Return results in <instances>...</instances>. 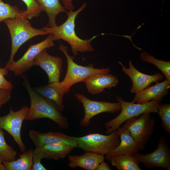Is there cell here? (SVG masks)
I'll return each mask as SVG.
<instances>
[{
	"mask_svg": "<svg viewBox=\"0 0 170 170\" xmlns=\"http://www.w3.org/2000/svg\"><path fill=\"white\" fill-rule=\"evenodd\" d=\"M87 5V3H84L75 11H67V19L60 26L54 27L47 26L42 28L48 34L52 35L53 41L62 39L67 42L70 45L72 52L75 56L77 55L79 52L84 53L94 51L91 42L97 35L84 40L78 37L75 31L76 18Z\"/></svg>",
	"mask_w": 170,
	"mask_h": 170,
	"instance_id": "cell-1",
	"label": "cell"
},
{
	"mask_svg": "<svg viewBox=\"0 0 170 170\" xmlns=\"http://www.w3.org/2000/svg\"><path fill=\"white\" fill-rule=\"evenodd\" d=\"M23 85L26 89L30 99L31 105L25 120L33 121L47 118L56 123L61 129L69 127L67 118L61 113L58 106L52 101L39 95L31 87L27 76H20Z\"/></svg>",
	"mask_w": 170,
	"mask_h": 170,
	"instance_id": "cell-2",
	"label": "cell"
},
{
	"mask_svg": "<svg viewBox=\"0 0 170 170\" xmlns=\"http://www.w3.org/2000/svg\"><path fill=\"white\" fill-rule=\"evenodd\" d=\"M58 48L66 57L67 70L62 81L53 83L58 87L64 94L68 93L71 87L76 83L83 82L86 79L96 74L109 73L111 71L109 67L95 68L94 65L91 63L86 66L79 65L74 61V57L69 54L66 47L61 44Z\"/></svg>",
	"mask_w": 170,
	"mask_h": 170,
	"instance_id": "cell-3",
	"label": "cell"
},
{
	"mask_svg": "<svg viewBox=\"0 0 170 170\" xmlns=\"http://www.w3.org/2000/svg\"><path fill=\"white\" fill-rule=\"evenodd\" d=\"M3 21L8 29L12 42L10 58L5 66L7 68L14 60L15 54L24 43L36 36L48 34L42 28L38 29L33 27L28 19L25 17L7 19Z\"/></svg>",
	"mask_w": 170,
	"mask_h": 170,
	"instance_id": "cell-4",
	"label": "cell"
},
{
	"mask_svg": "<svg viewBox=\"0 0 170 170\" xmlns=\"http://www.w3.org/2000/svg\"><path fill=\"white\" fill-rule=\"evenodd\" d=\"M115 98L121 105V111L116 117L105 123V126L107 129L106 133L107 134L116 130L122 124L131 118L145 113H158V107L161 101L151 100L144 103H135L132 101H126L118 95H116Z\"/></svg>",
	"mask_w": 170,
	"mask_h": 170,
	"instance_id": "cell-5",
	"label": "cell"
},
{
	"mask_svg": "<svg viewBox=\"0 0 170 170\" xmlns=\"http://www.w3.org/2000/svg\"><path fill=\"white\" fill-rule=\"evenodd\" d=\"M116 130L105 135L99 133H91L84 136L73 138L78 147L85 152L106 155L116 148L120 143Z\"/></svg>",
	"mask_w": 170,
	"mask_h": 170,
	"instance_id": "cell-6",
	"label": "cell"
},
{
	"mask_svg": "<svg viewBox=\"0 0 170 170\" xmlns=\"http://www.w3.org/2000/svg\"><path fill=\"white\" fill-rule=\"evenodd\" d=\"M133 156L148 169L159 167L170 170V149L164 136L160 137L157 148L151 153L146 154L138 153Z\"/></svg>",
	"mask_w": 170,
	"mask_h": 170,
	"instance_id": "cell-7",
	"label": "cell"
},
{
	"mask_svg": "<svg viewBox=\"0 0 170 170\" xmlns=\"http://www.w3.org/2000/svg\"><path fill=\"white\" fill-rule=\"evenodd\" d=\"M77 100L82 103L84 110V115L79 122L81 127H87L90 124L91 119L97 115L105 112L113 113L120 111L121 106L117 102L98 101L90 99L83 94H75Z\"/></svg>",
	"mask_w": 170,
	"mask_h": 170,
	"instance_id": "cell-8",
	"label": "cell"
},
{
	"mask_svg": "<svg viewBox=\"0 0 170 170\" xmlns=\"http://www.w3.org/2000/svg\"><path fill=\"white\" fill-rule=\"evenodd\" d=\"M29 109L28 106H25L19 110L14 111L10 107L7 115L0 116V128L4 130L12 136L22 152L26 150V147L21 139V130L23 122L25 120Z\"/></svg>",
	"mask_w": 170,
	"mask_h": 170,
	"instance_id": "cell-9",
	"label": "cell"
},
{
	"mask_svg": "<svg viewBox=\"0 0 170 170\" xmlns=\"http://www.w3.org/2000/svg\"><path fill=\"white\" fill-rule=\"evenodd\" d=\"M155 122L149 113H145L138 118L133 117L128 120L122 127L128 129L137 142L145 145L154 131Z\"/></svg>",
	"mask_w": 170,
	"mask_h": 170,
	"instance_id": "cell-10",
	"label": "cell"
},
{
	"mask_svg": "<svg viewBox=\"0 0 170 170\" xmlns=\"http://www.w3.org/2000/svg\"><path fill=\"white\" fill-rule=\"evenodd\" d=\"M53 41L52 35L49 34L44 40L35 44L30 45L20 59L16 61L14 60L8 65V70L14 72L15 76H20L33 66V60L40 52L55 46Z\"/></svg>",
	"mask_w": 170,
	"mask_h": 170,
	"instance_id": "cell-11",
	"label": "cell"
},
{
	"mask_svg": "<svg viewBox=\"0 0 170 170\" xmlns=\"http://www.w3.org/2000/svg\"><path fill=\"white\" fill-rule=\"evenodd\" d=\"M47 49L40 52L33 60V66H39L46 72L49 83L60 82L63 63L62 59L52 56L47 53Z\"/></svg>",
	"mask_w": 170,
	"mask_h": 170,
	"instance_id": "cell-12",
	"label": "cell"
},
{
	"mask_svg": "<svg viewBox=\"0 0 170 170\" xmlns=\"http://www.w3.org/2000/svg\"><path fill=\"white\" fill-rule=\"evenodd\" d=\"M118 63L122 66V70L125 74L132 80V87L130 90L131 93H137L149 86L153 82H158L164 76L163 74L160 73L152 75L143 73L134 67L131 60L128 62V68L126 67L121 62L118 61Z\"/></svg>",
	"mask_w": 170,
	"mask_h": 170,
	"instance_id": "cell-13",
	"label": "cell"
},
{
	"mask_svg": "<svg viewBox=\"0 0 170 170\" xmlns=\"http://www.w3.org/2000/svg\"><path fill=\"white\" fill-rule=\"evenodd\" d=\"M116 132L120 137V143L116 148L106 155V160H109L113 157L123 154L133 156L144 149L145 145L137 142L127 128L120 127Z\"/></svg>",
	"mask_w": 170,
	"mask_h": 170,
	"instance_id": "cell-14",
	"label": "cell"
},
{
	"mask_svg": "<svg viewBox=\"0 0 170 170\" xmlns=\"http://www.w3.org/2000/svg\"><path fill=\"white\" fill-rule=\"evenodd\" d=\"M28 134L36 148L42 147L46 144L54 143L64 144L75 148L76 147V143L73 136L62 133L54 132L42 133L30 130Z\"/></svg>",
	"mask_w": 170,
	"mask_h": 170,
	"instance_id": "cell-15",
	"label": "cell"
},
{
	"mask_svg": "<svg viewBox=\"0 0 170 170\" xmlns=\"http://www.w3.org/2000/svg\"><path fill=\"white\" fill-rule=\"evenodd\" d=\"M170 88V80L166 78L163 82H157L135 94L132 102L142 104L151 100L161 101L168 94Z\"/></svg>",
	"mask_w": 170,
	"mask_h": 170,
	"instance_id": "cell-16",
	"label": "cell"
},
{
	"mask_svg": "<svg viewBox=\"0 0 170 170\" xmlns=\"http://www.w3.org/2000/svg\"><path fill=\"white\" fill-rule=\"evenodd\" d=\"M88 92L92 94H99L105 89H110L116 87L118 80L115 76L109 73L98 74L85 80Z\"/></svg>",
	"mask_w": 170,
	"mask_h": 170,
	"instance_id": "cell-17",
	"label": "cell"
},
{
	"mask_svg": "<svg viewBox=\"0 0 170 170\" xmlns=\"http://www.w3.org/2000/svg\"><path fill=\"white\" fill-rule=\"evenodd\" d=\"M68 166L71 168L81 167L85 170H96L99 164L104 161V155L85 152L81 155H69Z\"/></svg>",
	"mask_w": 170,
	"mask_h": 170,
	"instance_id": "cell-18",
	"label": "cell"
},
{
	"mask_svg": "<svg viewBox=\"0 0 170 170\" xmlns=\"http://www.w3.org/2000/svg\"><path fill=\"white\" fill-rule=\"evenodd\" d=\"M42 159L58 160L65 157L75 148L64 144L54 143L36 148Z\"/></svg>",
	"mask_w": 170,
	"mask_h": 170,
	"instance_id": "cell-19",
	"label": "cell"
},
{
	"mask_svg": "<svg viewBox=\"0 0 170 170\" xmlns=\"http://www.w3.org/2000/svg\"><path fill=\"white\" fill-rule=\"evenodd\" d=\"M33 89L39 95L53 102L61 111L63 110L65 106L63 102V98L64 94L58 87L53 83Z\"/></svg>",
	"mask_w": 170,
	"mask_h": 170,
	"instance_id": "cell-20",
	"label": "cell"
},
{
	"mask_svg": "<svg viewBox=\"0 0 170 170\" xmlns=\"http://www.w3.org/2000/svg\"><path fill=\"white\" fill-rule=\"evenodd\" d=\"M47 13L48 21L47 26L50 27L57 26L56 22L57 15L61 12L66 13L60 0H36Z\"/></svg>",
	"mask_w": 170,
	"mask_h": 170,
	"instance_id": "cell-21",
	"label": "cell"
},
{
	"mask_svg": "<svg viewBox=\"0 0 170 170\" xmlns=\"http://www.w3.org/2000/svg\"><path fill=\"white\" fill-rule=\"evenodd\" d=\"M33 150L31 148L20 154L17 159L11 162L3 160L2 163L6 170H31Z\"/></svg>",
	"mask_w": 170,
	"mask_h": 170,
	"instance_id": "cell-22",
	"label": "cell"
},
{
	"mask_svg": "<svg viewBox=\"0 0 170 170\" xmlns=\"http://www.w3.org/2000/svg\"><path fill=\"white\" fill-rule=\"evenodd\" d=\"M118 170H141L139 162L133 156L127 154L113 157L109 160Z\"/></svg>",
	"mask_w": 170,
	"mask_h": 170,
	"instance_id": "cell-23",
	"label": "cell"
},
{
	"mask_svg": "<svg viewBox=\"0 0 170 170\" xmlns=\"http://www.w3.org/2000/svg\"><path fill=\"white\" fill-rule=\"evenodd\" d=\"M142 61L155 65L164 75L166 78L170 80V62L159 60L150 55L148 52L143 51L140 54Z\"/></svg>",
	"mask_w": 170,
	"mask_h": 170,
	"instance_id": "cell-24",
	"label": "cell"
},
{
	"mask_svg": "<svg viewBox=\"0 0 170 170\" xmlns=\"http://www.w3.org/2000/svg\"><path fill=\"white\" fill-rule=\"evenodd\" d=\"M26 10L20 9L16 6H13L0 0V23L4 20L19 17H24Z\"/></svg>",
	"mask_w": 170,
	"mask_h": 170,
	"instance_id": "cell-25",
	"label": "cell"
},
{
	"mask_svg": "<svg viewBox=\"0 0 170 170\" xmlns=\"http://www.w3.org/2000/svg\"><path fill=\"white\" fill-rule=\"evenodd\" d=\"M17 152L5 140L4 133L0 128V156L4 161L11 162L16 159Z\"/></svg>",
	"mask_w": 170,
	"mask_h": 170,
	"instance_id": "cell-26",
	"label": "cell"
},
{
	"mask_svg": "<svg viewBox=\"0 0 170 170\" xmlns=\"http://www.w3.org/2000/svg\"><path fill=\"white\" fill-rule=\"evenodd\" d=\"M158 110V113L162 121V126L164 130L170 135V104L160 103Z\"/></svg>",
	"mask_w": 170,
	"mask_h": 170,
	"instance_id": "cell-27",
	"label": "cell"
},
{
	"mask_svg": "<svg viewBox=\"0 0 170 170\" xmlns=\"http://www.w3.org/2000/svg\"><path fill=\"white\" fill-rule=\"evenodd\" d=\"M26 4L27 9L24 17L31 20L34 17H37L41 12L43 11L42 8L36 0H21Z\"/></svg>",
	"mask_w": 170,
	"mask_h": 170,
	"instance_id": "cell-28",
	"label": "cell"
},
{
	"mask_svg": "<svg viewBox=\"0 0 170 170\" xmlns=\"http://www.w3.org/2000/svg\"><path fill=\"white\" fill-rule=\"evenodd\" d=\"M8 73V70L6 67L0 68V89L11 90L13 86L11 82L7 80L5 76Z\"/></svg>",
	"mask_w": 170,
	"mask_h": 170,
	"instance_id": "cell-29",
	"label": "cell"
},
{
	"mask_svg": "<svg viewBox=\"0 0 170 170\" xmlns=\"http://www.w3.org/2000/svg\"><path fill=\"white\" fill-rule=\"evenodd\" d=\"M42 159L37 150H33V165L31 170H46V168L41 162Z\"/></svg>",
	"mask_w": 170,
	"mask_h": 170,
	"instance_id": "cell-30",
	"label": "cell"
},
{
	"mask_svg": "<svg viewBox=\"0 0 170 170\" xmlns=\"http://www.w3.org/2000/svg\"><path fill=\"white\" fill-rule=\"evenodd\" d=\"M11 98V90L0 89V109Z\"/></svg>",
	"mask_w": 170,
	"mask_h": 170,
	"instance_id": "cell-31",
	"label": "cell"
},
{
	"mask_svg": "<svg viewBox=\"0 0 170 170\" xmlns=\"http://www.w3.org/2000/svg\"><path fill=\"white\" fill-rule=\"evenodd\" d=\"M107 163L104 161L101 162L98 165L96 170H111Z\"/></svg>",
	"mask_w": 170,
	"mask_h": 170,
	"instance_id": "cell-32",
	"label": "cell"
},
{
	"mask_svg": "<svg viewBox=\"0 0 170 170\" xmlns=\"http://www.w3.org/2000/svg\"><path fill=\"white\" fill-rule=\"evenodd\" d=\"M0 170H6L2 163L0 164Z\"/></svg>",
	"mask_w": 170,
	"mask_h": 170,
	"instance_id": "cell-33",
	"label": "cell"
},
{
	"mask_svg": "<svg viewBox=\"0 0 170 170\" xmlns=\"http://www.w3.org/2000/svg\"><path fill=\"white\" fill-rule=\"evenodd\" d=\"M67 1V2L70 5H72L73 4H72V1L73 0H66Z\"/></svg>",
	"mask_w": 170,
	"mask_h": 170,
	"instance_id": "cell-34",
	"label": "cell"
},
{
	"mask_svg": "<svg viewBox=\"0 0 170 170\" xmlns=\"http://www.w3.org/2000/svg\"><path fill=\"white\" fill-rule=\"evenodd\" d=\"M3 160L2 157L0 156V164L2 163V162Z\"/></svg>",
	"mask_w": 170,
	"mask_h": 170,
	"instance_id": "cell-35",
	"label": "cell"
},
{
	"mask_svg": "<svg viewBox=\"0 0 170 170\" xmlns=\"http://www.w3.org/2000/svg\"><path fill=\"white\" fill-rule=\"evenodd\" d=\"M162 1H165V0H162Z\"/></svg>",
	"mask_w": 170,
	"mask_h": 170,
	"instance_id": "cell-36",
	"label": "cell"
}]
</instances>
